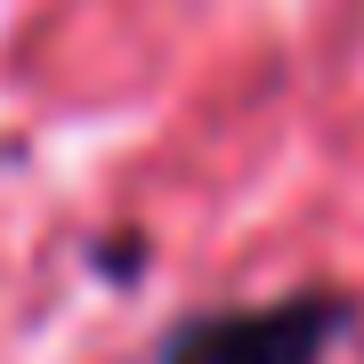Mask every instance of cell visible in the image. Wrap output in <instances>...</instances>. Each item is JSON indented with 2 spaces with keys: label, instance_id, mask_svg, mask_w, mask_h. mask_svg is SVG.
<instances>
[{
  "label": "cell",
  "instance_id": "obj_1",
  "mask_svg": "<svg viewBox=\"0 0 364 364\" xmlns=\"http://www.w3.org/2000/svg\"><path fill=\"white\" fill-rule=\"evenodd\" d=\"M356 332V299L332 284H299L275 299H219L170 316L146 364H332Z\"/></svg>",
  "mask_w": 364,
  "mask_h": 364
}]
</instances>
